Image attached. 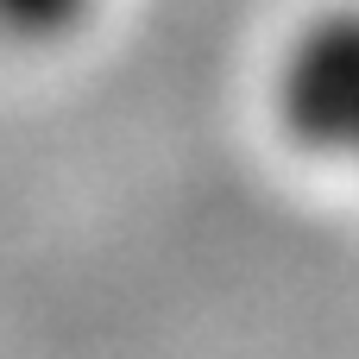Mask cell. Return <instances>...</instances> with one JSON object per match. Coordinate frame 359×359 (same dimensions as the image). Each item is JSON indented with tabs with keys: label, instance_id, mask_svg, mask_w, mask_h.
I'll return each mask as SVG.
<instances>
[{
	"label": "cell",
	"instance_id": "1",
	"mask_svg": "<svg viewBox=\"0 0 359 359\" xmlns=\"http://www.w3.org/2000/svg\"><path fill=\"white\" fill-rule=\"evenodd\" d=\"M271 114L297 151L359 177V0L309 13L271 76Z\"/></svg>",
	"mask_w": 359,
	"mask_h": 359
},
{
	"label": "cell",
	"instance_id": "2",
	"mask_svg": "<svg viewBox=\"0 0 359 359\" xmlns=\"http://www.w3.org/2000/svg\"><path fill=\"white\" fill-rule=\"evenodd\" d=\"M95 6L101 0H0V32L25 38V44H50V38H69L76 25H88Z\"/></svg>",
	"mask_w": 359,
	"mask_h": 359
}]
</instances>
